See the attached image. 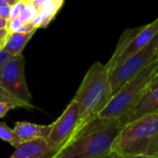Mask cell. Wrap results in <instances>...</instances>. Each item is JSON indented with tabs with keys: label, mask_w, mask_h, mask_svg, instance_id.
<instances>
[{
	"label": "cell",
	"mask_w": 158,
	"mask_h": 158,
	"mask_svg": "<svg viewBox=\"0 0 158 158\" xmlns=\"http://www.w3.org/2000/svg\"><path fill=\"white\" fill-rule=\"evenodd\" d=\"M118 119L95 118L53 156L58 158H112V144L122 129Z\"/></svg>",
	"instance_id": "obj_1"
},
{
	"label": "cell",
	"mask_w": 158,
	"mask_h": 158,
	"mask_svg": "<svg viewBox=\"0 0 158 158\" xmlns=\"http://www.w3.org/2000/svg\"><path fill=\"white\" fill-rule=\"evenodd\" d=\"M112 96L109 74L106 65L100 62L94 63L85 74L73 98L79 107V124L73 136L98 118Z\"/></svg>",
	"instance_id": "obj_2"
},
{
	"label": "cell",
	"mask_w": 158,
	"mask_h": 158,
	"mask_svg": "<svg viewBox=\"0 0 158 158\" xmlns=\"http://www.w3.org/2000/svg\"><path fill=\"white\" fill-rule=\"evenodd\" d=\"M112 153L120 156H158V113L124 125L112 144Z\"/></svg>",
	"instance_id": "obj_3"
},
{
	"label": "cell",
	"mask_w": 158,
	"mask_h": 158,
	"mask_svg": "<svg viewBox=\"0 0 158 158\" xmlns=\"http://www.w3.org/2000/svg\"><path fill=\"white\" fill-rule=\"evenodd\" d=\"M158 72V55L139 74L125 83L99 114L102 119H120L137 104Z\"/></svg>",
	"instance_id": "obj_4"
},
{
	"label": "cell",
	"mask_w": 158,
	"mask_h": 158,
	"mask_svg": "<svg viewBox=\"0 0 158 158\" xmlns=\"http://www.w3.org/2000/svg\"><path fill=\"white\" fill-rule=\"evenodd\" d=\"M157 34L158 18L147 25L126 30L121 34L113 56L106 65L107 70H112L129 57L143 49Z\"/></svg>",
	"instance_id": "obj_5"
},
{
	"label": "cell",
	"mask_w": 158,
	"mask_h": 158,
	"mask_svg": "<svg viewBox=\"0 0 158 158\" xmlns=\"http://www.w3.org/2000/svg\"><path fill=\"white\" fill-rule=\"evenodd\" d=\"M158 55V34L143 49L108 71L113 95L130 80L146 68Z\"/></svg>",
	"instance_id": "obj_6"
},
{
	"label": "cell",
	"mask_w": 158,
	"mask_h": 158,
	"mask_svg": "<svg viewBox=\"0 0 158 158\" xmlns=\"http://www.w3.org/2000/svg\"><path fill=\"white\" fill-rule=\"evenodd\" d=\"M0 85L19 100L31 105V95L24 74L22 55L10 56L0 67Z\"/></svg>",
	"instance_id": "obj_7"
},
{
	"label": "cell",
	"mask_w": 158,
	"mask_h": 158,
	"mask_svg": "<svg viewBox=\"0 0 158 158\" xmlns=\"http://www.w3.org/2000/svg\"><path fill=\"white\" fill-rule=\"evenodd\" d=\"M78 124L79 107L77 102L72 99L61 116L50 125V131L45 139L55 152H57L70 140Z\"/></svg>",
	"instance_id": "obj_8"
},
{
	"label": "cell",
	"mask_w": 158,
	"mask_h": 158,
	"mask_svg": "<svg viewBox=\"0 0 158 158\" xmlns=\"http://www.w3.org/2000/svg\"><path fill=\"white\" fill-rule=\"evenodd\" d=\"M155 113H158V87L152 90L147 89L133 108L119 121L124 126L146 115Z\"/></svg>",
	"instance_id": "obj_9"
},
{
	"label": "cell",
	"mask_w": 158,
	"mask_h": 158,
	"mask_svg": "<svg viewBox=\"0 0 158 158\" xmlns=\"http://www.w3.org/2000/svg\"><path fill=\"white\" fill-rule=\"evenodd\" d=\"M55 153L45 139H37L22 143L9 158H51Z\"/></svg>",
	"instance_id": "obj_10"
},
{
	"label": "cell",
	"mask_w": 158,
	"mask_h": 158,
	"mask_svg": "<svg viewBox=\"0 0 158 158\" xmlns=\"http://www.w3.org/2000/svg\"><path fill=\"white\" fill-rule=\"evenodd\" d=\"M13 130L21 143H27L37 139H46L50 131V125L44 126L26 121H18Z\"/></svg>",
	"instance_id": "obj_11"
},
{
	"label": "cell",
	"mask_w": 158,
	"mask_h": 158,
	"mask_svg": "<svg viewBox=\"0 0 158 158\" xmlns=\"http://www.w3.org/2000/svg\"><path fill=\"white\" fill-rule=\"evenodd\" d=\"M35 31H36L31 32H15L12 34H7L2 49L12 56L21 55L24 47Z\"/></svg>",
	"instance_id": "obj_12"
},
{
	"label": "cell",
	"mask_w": 158,
	"mask_h": 158,
	"mask_svg": "<svg viewBox=\"0 0 158 158\" xmlns=\"http://www.w3.org/2000/svg\"><path fill=\"white\" fill-rule=\"evenodd\" d=\"M64 0H52L46 3L39 11L37 16L32 19L31 23L36 29L45 28L56 17L59 9L62 7Z\"/></svg>",
	"instance_id": "obj_13"
},
{
	"label": "cell",
	"mask_w": 158,
	"mask_h": 158,
	"mask_svg": "<svg viewBox=\"0 0 158 158\" xmlns=\"http://www.w3.org/2000/svg\"><path fill=\"white\" fill-rule=\"evenodd\" d=\"M0 139L10 143L13 147L17 148L22 143L18 138L13 129H10L7 125L3 122H0Z\"/></svg>",
	"instance_id": "obj_14"
},
{
	"label": "cell",
	"mask_w": 158,
	"mask_h": 158,
	"mask_svg": "<svg viewBox=\"0 0 158 158\" xmlns=\"http://www.w3.org/2000/svg\"><path fill=\"white\" fill-rule=\"evenodd\" d=\"M37 14H38V9L35 7V6L32 3H27L24 8L22 9V11L20 12L19 19L23 24H25V23L31 22L32 19L37 16Z\"/></svg>",
	"instance_id": "obj_15"
},
{
	"label": "cell",
	"mask_w": 158,
	"mask_h": 158,
	"mask_svg": "<svg viewBox=\"0 0 158 158\" xmlns=\"http://www.w3.org/2000/svg\"><path fill=\"white\" fill-rule=\"evenodd\" d=\"M0 100H4V101H8V102L14 103L19 107H22V108H26V109H33L34 108V106L32 105H28V104L19 100L15 96H13L6 90H5L1 85H0Z\"/></svg>",
	"instance_id": "obj_16"
},
{
	"label": "cell",
	"mask_w": 158,
	"mask_h": 158,
	"mask_svg": "<svg viewBox=\"0 0 158 158\" xmlns=\"http://www.w3.org/2000/svg\"><path fill=\"white\" fill-rule=\"evenodd\" d=\"M26 2L25 0H19V2H17L15 5H13L11 6V10H10V15H9V19L8 20L10 19H13L15 18H19L20 12L22 11V9L24 8V6H26Z\"/></svg>",
	"instance_id": "obj_17"
},
{
	"label": "cell",
	"mask_w": 158,
	"mask_h": 158,
	"mask_svg": "<svg viewBox=\"0 0 158 158\" xmlns=\"http://www.w3.org/2000/svg\"><path fill=\"white\" fill-rule=\"evenodd\" d=\"M19 106L14 104V103H11V102H8V101H4V100H0V118H4L7 112L11 109H15V108H18Z\"/></svg>",
	"instance_id": "obj_18"
},
{
	"label": "cell",
	"mask_w": 158,
	"mask_h": 158,
	"mask_svg": "<svg viewBox=\"0 0 158 158\" xmlns=\"http://www.w3.org/2000/svg\"><path fill=\"white\" fill-rule=\"evenodd\" d=\"M23 25V23L19 20V18H15L13 19L8 20V25L6 28L7 34H12L15 32H18V31L20 29V27Z\"/></svg>",
	"instance_id": "obj_19"
},
{
	"label": "cell",
	"mask_w": 158,
	"mask_h": 158,
	"mask_svg": "<svg viewBox=\"0 0 158 158\" xmlns=\"http://www.w3.org/2000/svg\"><path fill=\"white\" fill-rule=\"evenodd\" d=\"M10 10H11V6L6 5V4L0 5V17L8 20L9 15H10Z\"/></svg>",
	"instance_id": "obj_20"
},
{
	"label": "cell",
	"mask_w": 158,
	"mask_h": 158,
	"mask_svg": "<svg viewBox=\"0 0 158 158\" xmlns=\"http://www.w3.org/2000/svg\"><path fill=\"white\" fill-rule=\"evenodd\" d=\"M37 31V29L34 27V25L31 22H29V23L23 24L20 27V29L18 31V32H31V31Z\"/></svg>",
	"instance_id": "obj_21"
},
{
	"label": "cell",
	"mask_w": 158,
	"mask_h": 158,
	"mask_svg": "<svg viewBox=\"0 0 158 158\" xmlns=\"http://www.w3.org/2000/svg\"><path fill=\"white\" fill-rule=\"evenodd\" d=\"M10 56H10L7 52H6V51H4L2 48H0V67L3 65V63L6 61V60H7Z\"/></svg>",
	"instance_id": "obj_22"
},
{
	"label": "cell",
	"mask_w": 158,
	"mask_h": 158,
	"mask_svg": "<svg viewBox=\"0 0 158 158\" xmlns=\"http://www.w3.org/2000/svg\"><path fill=\"white\" fill-rule=\"evenodd\" d=\"M49 2V0H33V2H32V4L35 6V7L38 9V11L46 4V3H48Z\"/></svg>",
	"instance_id": "obj_23"
},
{
	"label": "cell",
	"mask_w": 158,
	"mask_h": 158,
	"mask_svg": "<svg viewBox=\"0 0 158 158\" xmlns=\"http://www.w3.org/2000/svg\"><path fill=\"white\" fill-rule=\"evenodd\" d=\"M158 87V72L157 74L156 75V77L152 80V81L150 82V84H149V86H148V90H152V89H155V88H156Z\"/></svg>",
	"instance_id": "obj_24"
},
{
	"label": "cell",
	"mask_w": 158,
	"mask_h": 158,
	"mask_svg": "<svg viewBox=\"0 0 158 158\" xmlns=\"http://www.w3.org/2000/svg\"><path fill=\"white\" fill-rule=\"evenodd\" d=\"M113 158H158V156H120L113 155Z\"/></svg>",
	"instance_id": "obj_25"
},
{
	"label": "cell",
	"mask_w": 158,
	"mask_h": 158,
	"mask_svg": "<svg viewBox=\"0 0 158 158\" xmlns=\"http://www.w3.org/2000/svg\"><path fill=\"white\" fill-rule=\"evenodd\" d=\"M8 25V20L0 17V30H6Z\"/></svg>",
	"instance_id": "obj_26"
},
{
	"label": "cell",
	"mask_w": 158,
	"mask_h": 158,
	"mask_svg": "<svg viewBox=\"0 0 158 158\" xmlns=\"http://www.w3.org/2000/svg\"><path fill=\"white\" fill-rule=\"evenodd\" d=\"M19 0H0V5H5V4H6V5H9V6H13V5H15L17 2H19Z\"/></svg>",
	"instance_id": "obj_27"
},
{
	"label": "cell",
	"mask_w": 158,
	"mask_h": 158,
	"mask_svg": "<svg viewBox=\"0 0 158 158\" xmlns=\"http://www.w3.org/2000/svg\"><path fill=\"white\" fill-rule=\"evenodd\" d=\"M7 36V31L6 30H0V44L6 39Z\"/></svg>",
	"instance_id": "obj_28"
},
{
	"label": "cell",
	"mask_w": 158,
	"mask_h": 158,
	"mask_svg": "<svg viewBox=\"0 0 158 158\" xmlns=\"http://www.w3.org/2000/svg\"><path fill=\"white\" fill-rule=\"evenodd\" d=\"M25 2H26V3H32L33 0H25Z\"/></svg>",
	"instance_id": "obj_29"
},
{
	"label": "cell",
	"mask_w": 158,
	"mask_h": 158,
	"mask_svg": "<svg viewBox=\"0 0 158 158\" xmlns=\"http://www.w3.org/2000/svg\"><path fill=\"white\" fill-rule=\"evenodd\" d=\"M51 158H58V157H54V156H52V157Z\"/></svg>",
	"instance_id": "obj_30"
}]
</instances>
